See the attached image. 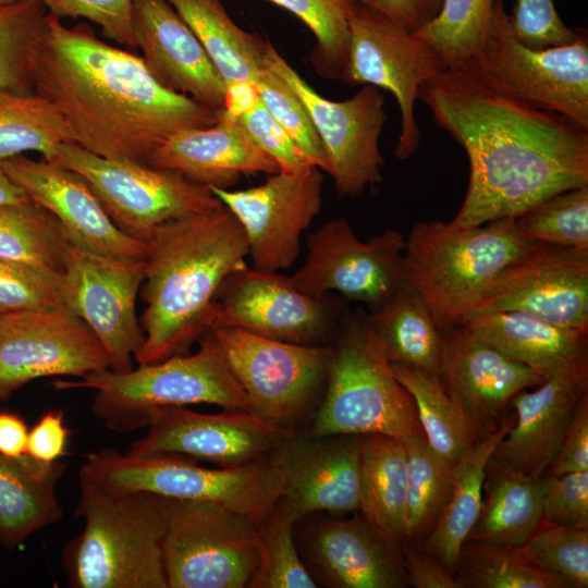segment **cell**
<instances>
[{"instance_id": "18", "label": "cell", "mask_w": 588, "mask_h": 588, "mask_svg": "<svg viewBox=\"0 0 588 588\" xmlns=\"http://www.w3.org/2000/svg\"><path fill=\"white\" fill-rule=\"evenodd\" d=\"M107 368L99 340L64 305L0 316V402L37 378Z\"/></svg>"}, {"instance_id": "45", "label": "cell", "mask_w": 588, "mask_h": 588, "mask_svg": "<svg viewBox=\"0 0 588 588\" xmlns=\"http://www.w3.org/2000/svg\"><path fill=\"white\" fill-rule=\"evenodd\" d=\"M519 235L588 250V185L556 193L515 218Z\"/></svg>"}, {"instance_id": "7", "label": "cell", "mask_w": 588, "mask_h": 588, "mask_svg": "<svg viewBox=\"0 0 588 588\" xmlns=\"http://www.w3.org/2000/svg\"><path fill=\"white\" fill-rule=\"evenodd\" d=\"M326 379V393L310 438L424 436L413 396L399 381L367 315L344 321Z\"/></svg>"}, {"instance_id": "42", "label": "cell", "mask_w": 588, "mask_h": 588, "mask_svg": "<svg viewBox=\"0 0 588 588\" xmlns=\"http://www.w3.org/2000/svg\"><path fill=\"white\" fill-rule=\"evenodd\" d=\"M294 511L283 501L256 527L258 563L249 588H315L294 544Z\"/></svg>"}, {"instance_id": "6", "label": "cell", "mask_w": 588, "mask_h": 588, "mask_svg": "<svg viewBox=\"0 0 588 588\" xmlns=\"http://www.w3.org/2000/svg\"><path fill=\"white\" fill-rule=\"evenodd\" d=\"M198 341L199 348L192 355H175L123 372L107 368L52 385L94 390V416L121 433L148 427L151 413L160 407L212 404L250 412L216 338L207 331Z\"/></svg>"}, {"instance_id": "22", "label": "cell", "mask_w": 588, "mask_h": 588, "mask_svg": "<svg viewBox=\"0 0 588 588\" xmlns=\"http://www.w3.org/2000/svg\"><path fill=\"white\" fill-rule=\"evenodd\" d=\"M9 177L62 225L71 243L94 253L145 259L148 244L122 232L86 180L53 161L17 155L2 160Z\"/></svg>"}, {"instance_id": "59", "label": "cell", "mask_w": 588, "mask_h": 588, "mask_svg": "<svg viewBox=\"0 0 588 588\" xmlns=\"http://www.w3.org/2000/svg\"><path fill=\"white\" fill-rule=\"evenodd\" d=\"M19 0H0V3H10Z\"/></svg>"}, {"instance_id": "52", "label": "cell", "mask_w": 588, "mask_h": 588, "mask_svg": "<svg viewBox=\"0 0 588 588\" xmlns=\"http://www.w3.org/2000/svg\"><path fill=\"white\" fill-rule=\"evenodd\" d=\"M233 117L250 140L271 157L281 171H295L310 164L260 100Z\"/></svg>"}, {"instance_id": "1", "label": "cell", "mask_w": 588, "mask_h": 588, "mask_svg": "<svg viewBox=\"0 0 588 588\" xmlns=\"http://www.w3.org/2000/svg\"><path fill=\"white\" fill-rule=\"evenodd\" d=\"M418 99L468 158L455 224L516 218L549 196L588 185V131L510 95L475 63L442 70Z\"/></svg>"}, {"instance_id": "53", "label": "cell", "mask_w": 588, "mask_h": 588, "mask_svg": "<svg viewBox=\"0 0 588 588\" xmlns=\"http://www.w3.org/2000/svg\"><path fill=\"white\" fill-rule=\"evenodd\" d=\"M588 470V394L577 403L549 476Z\"/></svg>"}, {"instance_id": "56", "label": "cell", "mask_w": 588, "mask_h": 588, "mask_svg": "<svg viewBox=\"0 0 588 588\" xmlns=\"http://www.w3.org/2000/svg\"><path fill=\"white\" fill-rule=\"evenodd\" d=\"M402 555L408 584L416 588H457L454 576L425 551L405 544Z\"/></svg>"}, {"instance_id": "58", "label": "cell", "mask_w": 588, "mask_h": 588, "mask_svg": "<svg viewBox=\"0 0 588 588\" xmlns=\"http://www.w3.org/2000/svg\"><path fill=\"white\" fill-rule=\"evenodd\" d=\"M32 201L26 193L17 186L5 173L0 160V206Z\"/></svg>"}, {"instance_id": "48", "label": "cell", "mask_w": 588, "mask_h": 588, "mask_svg": "<svg viewBox=\"0 0 588 588\" xmlns=\"http://www.w3.org/2000/svg\"><path fill=\"white\" fill-rule=\"evenodd\" d=\"M60 305L62 271L0 259V316Z\"/></svg>"}, {"instance_id": "4", "label": "cell", "mask_w": 588, "mask_h": 588, "mask_svg": "<svg viewBox=\"0 0 588 588\" xmlns=\"http://www.w3.org/2000/svg\"><path fill=\"white\" fill-rule=\"evenodd\" d=\"M75 517L83 531L62 553L74 588H168L160 495L122 491L79 475Z\"/></svg>"}, {"instance_id": "57", "label": "cell", "mask_w": 588, "mask_h": 588, "mask_svg": "<svg viewBox=\"0 0 588 588\" xmlns=\"http://www.w3.org/2000/svg\"><path fill=\"white\" fill-rule=\"evenodd\" d=\"M27 426L14 413H0V454L17 457L26 453Z\"/></svg>"}, {"instance_id": "15", "label": "cell", "mask_w": 588, "mask_h": 588, "mask_svg": "<svg viewBox=\"0 0 588 588\" xmlns=\"http://www.w3.org/2000/svg\"><path fill=\"white\" fill-rule=\"evenodd\" d=\"M145 279V259L100 255L69 243L62 270L63 305L94 332L110 369L128 371L145 343L136 297Z\"/></svg>"}, {"instance_id": "54", "label": "cell", "mask_w": 588, "mask_h": 588, "mask_svg": "<svg viewBox=\"0 0 588 588\" xmlns=\"http://www.w3.org/2000/svg\"><path fill=\"white\" fill-rule=\"evenodd\" d=\"M62 411L45 413L27 436L26 453L33 458L52 463L66 454L70 432Z\"/></svg>"}, {"instance_id": "51", "label": "cell", "mask_w": 588, "mask_h": 588, "mask_svg": "<svg viewBox=\"0 0 588 588\" xmlns=\"http://www.w3.org/2000/svg\"><path fill=\"white\" fill-rule=\"evenodd\" d=\"M547 478L542 522L588 529V470Z\"/></svg>"}, {"instance_id": "21", "label": "cell", "mask_w": 588, "mask_h": 588, "mask_svg": "<svg viewBox=\"0 0 588 588\" xmlns=\"http://www.w3.org/2000/svg\"><path fill=\"white\" fill-rule=\"evenodd\" d=\"M148 427L146 437L133 442L128 453L180 454L221 467L259 461L287 434V429L272 426L238 408L205 414L185 406L160 407L151 413Z\"/></svg>"}, {"instance_id": "27", "label": "cell", "mask_w": 588, "mask_h": 588, "mask_svg": "<svg viewBox=\"0 0 588 588\" xmlns=\"http://www.w3.org/2000/svg\"><path fill=\"white\" fill-rule=\"evenodd\" d=\"M148 164L176 172L191 182L228 189L243 174L280 171L278 163L261 151L226 110L208 127L180 131L151 154Z\"/></svg>"}, {"instance_id": "35", "label": "cell", "mask_w": 588, "mask_h": 588, "mask_svg": "<svg viewBox=\"0 0 588 588\" xmlns=\"http://www.w3.org/2000/svg\"><path fill=\"white\" fill-rule=\"evenodd\" d=\"M407 457L402 439L362 438L359 511L389 539L402 543L406 532Z\"/></svg>"}, {"instance_id": "39", "label": "cell", "mask_w": 588, "mask_h": 588, "mask_svg": "<svg viewBox=\"0 0 588 588\" xmlns=\"http://www.w3.org/2000/svg\"><path fill=\"white\" fill-rule=\"evenodd\" d=\"M69 243L57 218L33 200L0 206V259L62 271Z\"/></svg>"}, {"instance_id": "2", "label": "cell", "mask_w": 588, "mask_h": 588, "mask_svg": "<svg viewBox=\"0 0 588 588\" xmlns=\"http://www.w3.org/2000/svg\"><path fill=\"white\" fill-rule=\"evenodd\" d=\"M34 91L62 117L73 143L97 156L147 163L169 136L213 125L216 111L172 91L142 57L111 46L86 23L48 12Z\"/></svg>"}, {"instance_id": "55", "label": "cell", "mask_w": 588, "mask_h": 588, "mask_svg": "<svg viewBox=\"0 0 588 588\" xmlns=\"http://www.w3.org/2000/svg\"><path fill=\"white\" fill-rule=\"evenodd\" d=\"M373 10L402 28L414 33L430 23L440 12L443 0H354Z\"/></svg>"}, {"instance_id": "29", "label": "cell", "mask_w": 588, "mask_h": 588, "mask_svg": "<svg viewBox=\"0 0 588 588\" xmlns=\"http://www.w3.org/2000/svg\"><path fill=\"white\" fill-rule=\"evenodd\" d=\"M462 326L546 379L588 364V333L517 310L476 309Z\"/></svg>"}, {"instance_id": "36", "label": "cell", "mask_w": 588, "mask_h": 588, "mask_svg": "<svg viewBox=\"0 0 588 588\" xmlns=\"http://www.w3.org/2000/svg\"><path fill=\"white\" fill-rule=\"evenodd\" d=\"M391 365L414 399L428 445L453 466L480 438L449 395L440 375L412 366Z\"/></svg>"}, {"instance_id": "24", "label": "cell", "mask_w": 588, "mask_h": 588, "mask_svg": "<svg viewBox=\"0 0 588 588\" xmlns=\"http://www.w3.org/2000/svg\"><path fill=\"white\" fill-rule=\"evenodd\" d=\"M132 22L142 59L161 85L216 111L225 109L224 81L168 0H134Z\"/></svg>"}, {"instance_id": "25", "label": "cell", "mask_w": 588, "mask_h": 588, "mask_svg": "<svg viewBox=\"0 0 588 588\" xmlns=\"http://www.w3.org/2000/svg\"><path fill=\"white\" fill-rule=\"evenodd\" d=\"M516 393L510 404L516 418L492 458L529 478L548 473L560 449L574 409L588 390V364L549 377L531 392Z\"/></svg>"}, {"instance_id": "17", "label": "cell", "mask_w": 588, "mask_h": 588, "mask_svg": "<svg viewBox=\"0 0 588 588\" xmlns=\"http://www.w3.org/2000/svg\"><path fill=\"white\" fill-rule=\"evenodd\" d=\"M322 172L309 164L245 189L210 188L240 222L254 268L278 272L296 261L301 235L321 210Z\"/></svg>"}, {"instance_id": "32", "label": "cell", "mask_w": 588, "mask_h": 588, "mask_svg": "<svg viewBox=\"0 0 588 588\" xmlns=\"http://www.w3.org/2000/svg\"><path fill=\"white\" fill-rule=\"evenodd\" d=\"M513 424L514 419L507 416L497 430L480 439L452 467L450 495L424 540V551L437 559L451 575H454L461 548L480 512L487 463Z\"/></svg>"}, {"instance_id": "38", "label": "cell", "mask_w": 588, "mask_h": 588, "mask_svg": "<svg viewBox=\"0 0 588 588\" xmlns=\"http://www.w3.org/2000/svg\"><path fill=\"white\" fill-rule=\"evenodd\" d=\"M73 142L58 111L36 93L0 90V160L37 151L51 160L59 144Z\"/></svg>"}, {"instance_id": "9", "label": "cell", "mask_w": 588, "mask_h": 588, "mask_svg": "<svg viewBox=\"0 0 588 588\" xmlns=\"http://www.w3.org/2000/svg\"><path fill=\"white\" fill-rule=\"evenodd\" d=\"M497 86L519 100L588 131V34L543 49L524 46L512 32L503 0H492L478 59Z\"/></svg>"}, {"instance_id": "20", "label": "cell", "mask_w": 588, "mask_h": 588, "mask_svg": "<svg viewBox=\"0 0 588 588\" xmlns=\"http://www.w3.org/2000/svg\"><path fill=\"white\" fill-rule=\"evenodd\" d=\"M477 309L524 311L588 333V250L535 242L492 282Z\"/></svg>"}, {"instance_id": "10", "label": "cell", "mask_w": 588, "mask_h": 588, "mask_svg": "<svg viewBox=\"0 0 588 588\" xmlns=\"http://www.w3.org/2000/svg\"><path fill=\"white\" fill-rule=\"evenodd\" d=\"M161 498L168 588L249 587L258 563L256 526L217 503Z\"/></svg>"}, {"instance_id": "47", "label": "cell", "mask_w": 588, "mask_h": 588, "mask_svg": "<svg viewBox=\"0 0 588 588\" xmlns=\"http://www.w3.org/2000/svg\"><path fill=\"white\" fill-rule=\"evenodd\" d=\"M256 90L261 103L306 160L326 172L327 159L320 137L304 103L290 85L266 65L257 79Z\"/></svg>"}, {"instance_id": "41", "label": "cell", "mask_w": 588, "mask_h": 588, "mask_svg": "<svg viewBox=\"0 0 588 588\" xmlns=\"http://www.w3.org/2000/svg\"><path fill=\"white\" fill-rule=\"evenodd\" d=\"M48 11L39 0L0 3V90L29 95Z\"/></svg>"}, {"instance_id": "8", "label": "cell", "mask_w": 588, "mask_h": 588, "mask_svg": "<svg viewBox=\"0 0 588 588\" xmlns=\"http://www.w3.org/2000/svg\"><path fill=\"white\" fill-rule=\"evenodd\" d=\"M78 475L117 490L217 503L256 527L283 493L277 466L260 460L237 467L206 468L180 454L135 455L102 449L85 456Z\"/></svg>"}, {"instance_id": "12", "label": "cell", "mask_w": 588, "mask_h": 588, "mask_svg": "<svg viewBox=\"0 0 588 588\" xmlns=\"http://www.w3.org/2000/svg\"><path fill=\"white\" fill-rule=\"evenodd\" d=\"M444 64L438 52L414 33L382 14L356 4L348 20V51L341 79L390 91L399 106L401 128L394 156L405 160L421 140L415 102L420 87Z\"/></svg>"}, {"instance_id": "43", "label": "cell", "mask_w": 588, "mask_h": 588, "mask_svg": "<svg viewBox=\"0 0 588 588\" xmlns=\"http://www.w3.org/2000/svg\"><path fill=\"white\" fill-rule=\"evenodd\" d=\"M492 0H443L439 14L414 35L429 44L445 69L474 63L481 51Z\"/></svg>"}, {"instance_id": "37", "label": "cell", "mask_w": 588, "mask_h": 588, "mask_svg": "<svg viewBox=\"0 0 588 588\" xmlns=\"http://www.w3.org/2000/svg\"><path fill=\"white\" fill-rule=\"evenodd\" d=\"M453 576L457 588H569L562 577L530 562L518 547L468 539Z\"/></svg>"}, {"instance_id": "34", "label": "cell", "mask_w": 588, "mask_h": 588, "mask_svg": "<svg viewBox=\"0 0 588 588\" xmlns=\"http://www.w3.org/2000/svg\"><path fill=\"white\" fill-rule=\"evenodd\" d=\"M196 35L226 88L254 86L266 66L268 41L241 28L220 0H168Z\"/></svg>"}, {"instance_id": "11", "label": "cell", "mask_w": 588, "mask_h": 588, "mask_svg": "<svg viewBox=\"0 0 588 588\" xmlns=\"http://www.w3.org/2000/svg\"><path fill=\"white\" fill-rule=\"evenodd\" d=\"M49 161L82 175L115 225L146 244L161 223L222 206L209 187L176 172L103 158L73 142L59 144Z\"/></svg>"}, {"instance_id": "19", "label": "cell", "mask_w": 588, "mask_h": 588, "mask_svg": "<svg viewBox=\"0 0 588 588\" xmlns=\"http://www.w3.org/2000/svg\"><path fill=\"white\" fill-rule=\"evenodd\" d=\"M338 304L301 292L290 277L247 266L225 278L210 328H237L295 344L314 345L333 329Z\"/></svg>"}, {"instance_id": "46", "label": "cell", "mask_w": 588, "mask_h": 588, "mask_svg": "<svg viewBox=\"0 0 588 588\" xmlns=\"http://www.w3.org/2000/svg\"><path fill=\"white\" fill-rule=\"evenodd\" d=\"M518 548L530 562L562 577L569 588L588 587V529L541 522Z\"/></svg>"}, {"instance_id": "33", "label": "cell", "mask_w": 588, "mask_h": 588, "mask_svg": "<svg viewBox=\"0 0 588 588\" xmlns=\"http://www.w3.org/2000/svg\"><path fill=\"white\" fill-rule=\"evenodd\" d=\"M367 319L391 364L441 373L445 332L422 297L405 282Z\"/></svg>"}, {"instance_id": "5", "label": "cell", "mask_w": 588, "mask_h": 588, "mask_svg": "<svg viewBox=\"0 0 588 588\" xmlns=\"http://www.w3.org/2000/svg\"><path fill=\"white\" fill-rule=\"evenodd\" d=\"M534 243L519 235L515 218L470 228L419 221L405 238L403 282L445 332L478 308L492 282Z\"/></svg>"}, {"instance_id": "31", "label": "cell", "mask_w": 588, "mask_h": 588, "mask_svg": "<svg viewBox=\"0 0 588 588\" xmlns=\"http://www.w3.org/2000/svg\"><path fill=\"white\" fill-rule=\"evenodd\" d=\"M547 483V477L517 475L490 457L486 466L480 512L467 539L523 546L542 522Z\"/></svg>"}, {"instance_id": "14", "label": "cell", "mask_w": 588, "mask_h": 588, "mask_svg": "<svg viewBox=\"0 0 588 588\" xmlns=\"http://www.w3.org/2000/svg\"><path fill=\"white\" fill-rule=\"evenodd\" d=\"M242 387L249 411L287 429L327 379L331 347L264 338L237 328H211Z\"/></svg>"}, {"instance_id": "23", "label": "cell", "mask_w": 588, "mask_h": 588, "mask_svg": "<svg viewBox=\"0 0 588 588\" xmlns=\"http://www.w3.org/2000/svg\"><path fill=\"white\" fill-rule=\"evenodd\" d=\"M440 377L444 387L481 439L506 419L513 396L547 379L515 362L471 333L464 326L444 333Z\"/></svg>"}, {"instance_id": "13", "label": "cell", "mask_w": 588, "mask_h": 588, "mask_svg": "<svg viewBox=\"0 0 588 588\" xmlns=\"http://www.w3.org/2000/svg\"><path fill=\"white\" fill-rule=\"evenodd\" d=\"M266 65L279 74L304 103L322 143L327 170L341 196H358L382 181L379 139L388 120L384 95L364 85L335 101L316 91L268 41Z\"/></svg>"}, {"instance_id": "28", "label": "cell", "mask_w": 588, "mask_h": 588, "mask_svg": "<svg viewBox=\"0 0 588 588\" xmlns=\"http://www.w3.org/2000/svg\"><path fill=\"white\" fill-rule=\"evenodd\" d=\"M313 556L336 588H403L408 584L402 543L384 536L363 515L330 519L313 537Z\"/></svg>"}, {"instance_id": "3", "label": "cell", "mask_w": 588, "mask_h": 588, "mask_svg": "<svg viewBox=\"0 0 588 588\" xmlns=\"http://www.w3.org/2000/svg\"><path fill=\"white\" fill-rule=\"evenodd\" d=\"M248 245L234 215L219 208L158 225L148 243L139 317L145 343L138 365L184 354L211 324L217 293L246 265Z\"/></svg>"}, {"instance_id": "49", "label": "cell", "mask_w": 588, "mask_h": 588, "mask_svg": "<svg viewBox=\"0 0 588 588\" xmlns=\"http://www.w3.org/2000/svg\"><path fill=\"white\" fill-rule=\"evenodd\" d=\"M57 17L85 19L97 24L108 39L135 48L132 10L134 0H39Z\"/></svg>"}, {"instance_id": "30", "label": "cell", "mask_w": 588, "mask_h": 588, "mask_svg": "<svg viewBox=\"0 0 588 588\" xmlns=\"http://www.w3.org/2000/svg\"><path fill=\"white\" fill-rule=\"evenodd\" d=\"M65 470L60 460L44 463L27 453L0 454V542L14 548L62 517L56 487Z\"/></svg>"}, {"instance_id": "16", "label": "cell", "mask_w": 588, "mask_h": 588, "mask_svg": "<svg viewBox=\"0 0 588 588\" xmlns=\"http://www.w3.org/2000/svg\"><path fill=\"white\" fill-rule=\"evenodd\" d=\"M404 248L405 237L396 230L360 241L345 219L336 218L309 235L304 264L290 278L307 295L336 291L373 310L403 282Z\"/></svg>"}, {"instance_id": "26", "label": "cell", "mask_w": 588, "mask_h": 588, "mask_svg": "<svg viewBox=\"0 0 588 588\" xmlns=\"http://www.w3.org/2000/svg\"><path fill=\"white\" fill-rule=\"evenodd\" d=\"M363 436L310 438L287 442L272 462L283 480V500L302 517L326 511H359Z\"/></svg>"}, {"instance_id": "44", "label": "cell", "mask_w": 588, "mask_h": 588, "mask_svg": "<svg viewBox=\"0 0 588 588\" xmlns=\"http://www.w3.org/2000/svg\"><path fill=\"white\" fill-rule=\"evenodd\" d=\"M283 8L313 33L310 62L318 75L341 79L348 51V20L354 0H268Z\"/></svg>"}, {"instance_id": "50", "label": "cell", "mask_w": 588, "mask_h": 588, "mask_svg": "<svg viewBox=\"0 0 588 588\" xmlns=\"http://www.w3.org/2000/svg\"><path fill=\"white\" fill-rule=\"evenodd\" d=\"M509 19L517 40L531 49L563 45L576 35L560 17L553 0H515Z\"/></svg>"}, {"instance_id": "40", "label": "cell", "mask_w": 588, "mask_h": 588, "mask_svg": "<svg viewBox=\"0 0 588 588\" xmlns=\"http://www.w3.org/2000/svg\"><path fill=\"white\" fill-rule=\"evenodd\" d=\"M407 457V543H418L432 530L451 492L452 465L428 445L425 436L402 439Z\"/></svg>"}]
</instances>
